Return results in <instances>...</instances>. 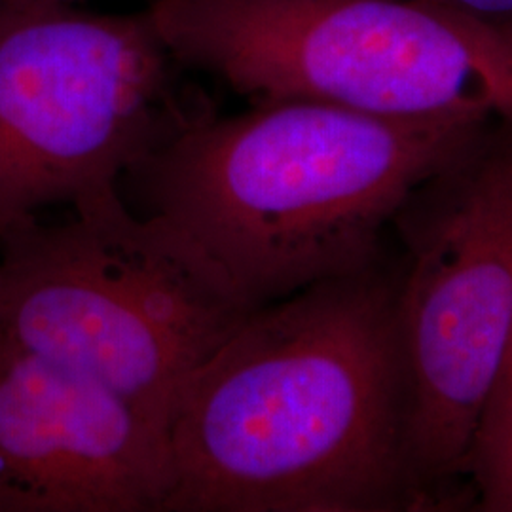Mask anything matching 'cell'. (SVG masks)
Listing matches in <instances>:
<instances>
[{"mask_svg":"<svg viewBox=\"0 0 512 512\" xmlns=\"http://www.w3.org/2000/svg\"><path fill=\"white\" fill-rule=\"evenodd\" d=\"M395 287L374 264L251 311L169 412L164 512H374L418 497Z\"/></svg>","mask_w":512,"mask_h":512,"instance_id":"1","label":"cell"},{"mask_svg":"<svg viewBox=\"0 0 512 512\" xmlns=\"http://www.w3.org/2000/svg\"><path fill=\"white\" fill-rule=\"evenodd\" d=\"M494 118L266 101L203 116L124 179L260 308L374 266L385 226Z\"/></svg>","mask_w":512,"mask_h":512,"instance_id":"2","label":"cell"},{"mask_svg":"<svg viewBox=\"0 0 512 512\" xmlns=\"http://www.w3.org/2000/svg\"><path fill=\"white\" fill-rule=\"evenodd\" d=\"M73 209L0 238V340L167 425L188 378L256 308L194 239L133 215L116 186Z\"/></svg>","mask_w":512,"mask_h":512,"instance_id":"3","label":"cell"},{"mask_svg":"<svg viewBox=\"0 0 512 512\" xmlns=\"http://www.w3.org/2000/svg\"><path fill=\"white\" fill-rule=\"evenodd\" d=\"M147 14L188 71L253 103L512 118V35L427 0H154Z\"/></svg>","mask_w":512,"mask_h":512,"instance_id":"4","label":"cell"},{"mask_svg":"<svg viewBox=\"0 0 512 512\" xmlns=\"http://www.w3.org/2000/svg\"><path fill=\"white\" fill-rule=\"evenodd\" d=\"M152 19L19 0L0 21V238L118 186L213 110Z\"/></svg>","mask_w":512,"mask_h":512,"instance_id":"5","label":"cell"},{"mask_svg":"<svg viewBox=\"0 0 512 512\" xmlns=\"http://www.w3.org/2000/svg\"><path fill=\"white\" fill-rule=\"evenodd\" d=\"M395 287L403 444L416 494L471 473L512 330V118L425 183Z\"/></svg>","mask_w":512,"mask_h":512,"instance_id":"6","label":"cell"},{"mask_svg":"<svg viewBox=\"0 0 512 512\" xmlns=\"http://www.w3.org/2000/svg\"><path fill=\"white\" fill-rule=\"evenodd\" d=\"M167 425L0 340V512H164Z\"/></svg>","mask_w":512,"mask_h":512,"instance_id":"7","label":"cell"},{"mask_svg":"<svg viewBox=\"0 0 512 512\" xmlns=\"http://www.w3.org/2000/svg\"><path fill=\"white\" fill-rule=\"evenodd\" d=\"M469 475L486 511L512 512V330L476 433Z\"/></svg>","mask_w":512,"mask_h":512,"instance_id":"8","label":"cell"},{"mask_svg":"<svg viewBox=\"0 0 512 512\" xmlns=\"http://www.w3.org/2000/svg\"><path fill=\"white\" fill-rule=\"evenodd\" d=\"M442 8L456 12L463 18L473 19L499 33L512 35V0H427Z\"/></svg>","mask_w":512,"mask_h":512,"instance_id":"9","label":"cell"},{"mask_svg":"<svg viewBox=\"0 0 512 512\" xmlns=\"http://www.w3.org/2000/svg\"><path fill=\"white\" fill-rule=\"evenodd\" d=\"M18 2L19 0H0V21L16 8Z\"/></svg>","mask_w":512,"mask_h":512,"instance_id":"10","label":"cell"},{"mask_svg":"<svg viewBox=\"0 0 512 512\" xmlns=\"http://www.w3.org/2000/svg\"><path fill=\"white\" fill-rule=\"evenodd\" d=\"M37 2H44V4H65V6H74L82 0H37Z\"/></svg>","mask_w":512,"mask_h":512,"instance_id":"11","label":"cell"}]
</instances>
